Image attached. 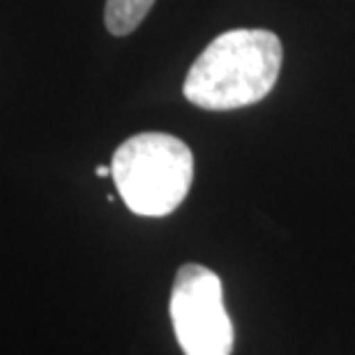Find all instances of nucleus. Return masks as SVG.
I'll use <instances>...</instances> for the list:
<instances>
[{
    "instance_id": "f257e3e1",
    "label": "nucleus",
    "mask_w": 355,
    "mask_h": 355,
    "mask_svg": "<svg viewBox=\"0 0 355 355\" xmlns=\"http://www.w3.org/2000/svg\"><path fill=\"white\" fill-rule=\"evenodd\" d=\"M284 51L275 33L238 28L217 35L189 67L182 92L208 111H233L270 95L282 72Z\"/></svg>"
},
{
    "instance_id": "f03ea898",
    "label": "nucleus",
    "mask_w": 355,
    "mask_h": 355,
    "mask_svg": "<svg viewBox=\"0 0 355 355\" xmlns=\"http://www.w3.org/2000/svg\"><path fill=\"white\" fill-rule=\"evenodd\" d=\"M111 178L134 215L166 217L189 194L194 155L173 134L144 132L116 150Z\"/></svg>"
},
{
    "instance_id": "7ed1b4c3",
    "label": "nucleus",
    "mask_w": 355,
    "mask_h": 355,
    "mask_svg": "<svg viewBox=\"0 0 355 355\" xmlns=\"http://www.w3.org/2000/svg\"><path fill=\"white\" fill-rule=\"evenodd\" d=\"M168 311L184 355H231L233 325L222 279L210 268L184 263L178 270Z\"/></svg>"
},
{
    "instance_id": "20e7f679",
    "label": "nucleus",
    "mask_w": 355,
    "mask_h": 355,
    "mask_svg": "<svg viewBox=\"0 0 355 355\" xmlns=\"http://www.w3.org/2000/svg\"><path fill=\"white\" fill-rule=\"evenodd\" d=\"M153 5L155 0H106V28L116 37H125L141 26V21L148 17Z\"/></svg>"
},
{
    "instance_id": "39448f33",
    "label": "nucleus",
    "mask_w": 355,
    "mask_h": 355,
    "mask_svg": "<svg viewBox=\"0 0 355 355\" xmlns=\"http://www.w3.org/2000/svg\"><path fill=\"white\" fill-rule=\"evenodd\" d=\"M95 173H97L99 178H106V175H111V166H97V168H95Z\"/></svg>"
}]
</instances>
